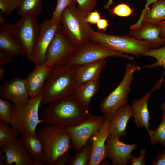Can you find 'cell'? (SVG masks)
Returning a JSON list of instances; mask_svg holds the SVG:
<instances>
[{
  "instance_id": "cell-8",
  "label": "cell",
  "mask_w": 165,
  "mask_h": 165,
  "mask_svg": "<svg viewBox=\"0 0 165 165\" xmlns=\"http://www.w3.org/2000/svg\"><path fill=\"white\" fill-rule=\"evenodd\" d=\"M110 57H123L133 62V57L115 51L90 40L77 48L65 65L75 70L83 65Z\"/></svg>"
},
{
  "instance_id": "cell-41",
  "label": "cell",
  "mask_w": 165,
  "mask_h": 165,
  "mask_svg": "<svg viewBox=\"0 0 165 165\" xmlns=\"http://www.w3.org/2000/svg\"><path fill=\"white\" fill-rule=\"evenodd\" d=\"M12 56L0 50V66H2L10 62L12 59Z\"/></svg>"
},
{
  "instance_id": "cell-30",
  "label": "cell",
  "mask_w": 165,
  "mask_h": 165,
  "mask_svg": "<svg viewBox=\"0 0 165 165\" xmlns=\"http://www.w3.org/2000/svg\"><path fill=\"white\" fill-rule=\"evenodd\" d=\"M141 56L153 57L156 60V62L142 68H154L163 67L165 68V46L151 50L143 53Z\"/></svg>"
},
{
  "instance_id": "cell-38",
  "label": "cell",
  "mask_w": 165,
  "mask_h": 165,
  "mask_svg": "<svg viewBox=\"0 0 165 165\" xmlns=\"http://www.w3.org/2000/svg\"><path fill=\"white\" fill-rule=\"evenodd\" d=\"M101 18V15L97 10L91 11L87 15L86 21L89 24H96L98 21Z\"/></svg>"
},
{
  "instance_id": "cell-6",
  "label": "cell",
  "mask_w": 165,
  "mask_h": 165,
  "mask_svg": "<svg viewBox=\"0 0 165 165\" xmlns=\"http://www.w3.org/2000/svg\"><path fill=\"white\" fill-rule=\"evenodd\" d=\"M90 40L115 51L137 57L151 50L158 48L154 44L130 36L108 35L94 31Z\"/></svg>"
},
{
  "instance_id": "cell-2",
  "label": "cell",
  "mask_w": 165,
  "mask_h": 165,
  "mask_svg": "<svg viewBox=\"0 0 165 165\" xmlns=\"http://www.w3.org/2000/svg\"><path fill=\"white\" fill-rule=\"evenodd\" d=\"M78 85L75 70L66 65L54 68L41 93V107L73 95Z\"/></svg>"
},
{
  "instance_id": "cell-5",
  "label": "cell",
  "mask_w": 165,
  "mask_h": 165,
  "mask_svg": "<svg viewBox=\"0 0 165 165\" xmlns=\"http://www.w3.org/2000/svg\"><path fill=\"white\" fill-rule=\"evenodd\" d=\"M42 100L41 93L31 98L29 102L24 105H13L10 124L19 135L22 136L36 133L38 125L44 123L39 114Z\"/></svg>"
},
{
  "instance_id": "cell-28",
  "label": "cell",
  "mask_w": 165,
  "mask_h": 165,
  "mask_svg": "<svg viewBox=\"0 0 165 165\" xmlns=\"http://www.w3.org/2000/svg\"><path fill=\"white\" fill-rule=\"evenodd\" d=\"M148 132L151 145L159 143L165 148V112L161 115V122L159 126L155 130H149Z\"/></svg>"
},
{
  "instance_id": "cell-16",
  "label": "cell",
  "mask_w": 165,
  "mask_h": 165,
  "mask_svg": "<svg viewBox=\"0 0 165 165\" xmlns=\"http://www.w3.org/2000/svg\"><path fill=\"white\" fill-rule=\"evenodd\" d=\"M5 155L6 165H34L33 160L21 139L16 140L0 148Z\"/></svg>"
},
{
  "instance_id": "cell-17",
  "label": "cell",
  "mask_w": 165,
  "mask_h": 165,
  "mask_svg": "<svg viewBox=\"0 0 165 165\" xmlns=\"http://www.w3.org/2000/svg\"><path fill=\"white\" fill-rule=\"evenodd\" d=\"M53 69L45 64L35 66L33 70L25 79L30 98L35 97L41 93L45 82Z\"/></svg>"
},
{
  "instance_id": "cell-45",
  "label": "cell",
  "mask_w": 165,
  "mask_h": 165,
  "mask_svg": "<svg viewBox=\"0 0 165 165\" xmlns=\"http://www.w3.org/2000/svg\"><path fill=\"white\" fill-rule=\"evenodd\" d=\"M114 0H108L107 3L104 6L105 9H108L113 4Z\"/></svg>"
},
{
  "instance_id": "cell-31",
  "label": "cell",
  "mask_w": 165,
  "mask_h": 165,
  "mask_svg": "<svg viewBox=\"0 0 165 165\" xmlns=\"http://www.w3.org/2000/svg\"><path fill=\"white\" fill-rule=\"evenodd\" d=\"M76 0H57L55 9L53 13L50 21L55 24H61L62 14L68 6L76 5Z\"/></svg>"
},
{
  "instance_id": "cell-11",
  "label": "cell",
  "mask_w": 165,
  "mask_h": 165,
  "mask_svg": "<svg viewBox=\"0 0 165 165\" xmlns=\"http://www.w3.org/2000/svg\"><path fill=\"white\" fill-rule=\"evenodd\" d=\"M102 115H91L79 124L66 128L71 139V148L75 152L88 142L105 120Z\"/></svg>"
},
{
  "instance_id": "cell-12",
  "label": "cell",
  "mask_w": 165,
  "mask_h": 165,
  "mask_svg": "<svg viewBox=\"0 0 165 165\" xmlns=\"http://www.w3.org/2000/svg\"><path fill=\"white\" fill-rule=\"evenodd\" d=\"M61 25V24L53 23L49 19L45 20L39 25V34L32 61L35 66L45 64L48 48Z\"/></svg>"
},
{
  "instance_id": "cell-32",
  "label": "cell",
  "mask_w": 165,
  "mask_h": 165,
  "mask_svg": "<svg viewBox=\"0 0 165 165\" xmlns=\"http://www.w3.org/2000/svg\"><path fill=\"white\" fill-rule=\"evenodd\" d=\"M12 105L9 101L0 99V122L10 124Z\"/></svg>"
},
{
  "instance_id": "cell-15",
  "label": "cell",
  "mask_w": 165,
  "mask_h": 165,
  "mask_svg": "<svg viewBox=\"0 0 165 165\" xmlns=\"http://www.w3.org/2000/svg\"><path fill=\"white\" fill-rule=\"evenodd\" d=\"M110 118L106 119L99 130L90 138L92 152L88 165H99L107 156L106 140L110 135Z\"/></svg>"
},
{
  "instance_id": "cell-26",
  "label": "cell",
  "mask_w": 165,
  "mask_h": 165,
  "mask_svg": "<svg viewBox=\"0 0 165 165\" xmlns=\"http://www.w3.org/2000/svg\"><path fill=\"white\" fill-rule=\"evenodd\" d=\"M42 0H18V14L22 16L32 15L36 16L41 12Z\"/></svg>"
},
{
  "instance_id": "cell-24",
  "label": "cell",
  "mask_w": 165,
  "mask_h": 165,
  "mask_svg": "<svg viewBox=\"0 0 165 165\" xmlns=\"http://www.w3.org/2000/svg\"><path fill=\"white\" fill-rule=\"evenodd\" d=\"M100 86L99 79L85 82L78 84L73 95L89 109L90 101L98 91Z\"/></svg>"
},
{
  "instance_id": "cell-20",
  "label": "cell",
  "mask_w": 165,
  "mask_h": 165,
  "mask_svg": "<svg viewBox=\"0 0 165 165\" xmlns=\"http://www.w3.org/2000/svg\"><path fill=\"white\" fill-rule=\"evenodd\" d=\"M154 91L153 89L141 98L134 100L131 107L133 113L134 121L138 128L145 127L147 131L151 126V117L148 108V102L151 94Z\"/></svg>"
},
{
  "instance_id": "cell-18",
  "label": "cell",
  "mask_w": 165,
  "mask_h": 165,
  "mask_svg": "<svg viewBox=\"0 0 165 165\" xmlns=\"http://www.w3.org/2000/svg\"><path fill=\"white\" fill-rule=\"evenodd\" d=\"M0 50L12 56H25L14 35L13 25L6 23L0 24Z\"/></svg>"
},
{
  "instance_id": "cell-46",
  "label": "cell",
  "mask_w": 165,
  "mask_h": 165,
  "mask_svg": "<svg viewBox=\"0 0 165 165\" xmlns=\"http://www.w3.org/2000/svg\"><path fill=\"white\" fill-rule=\"evenodd\" d=\"M3 13L1 12L0 14V24H2L5 23Z\"/></svg>"
},
{
  "instance_id": "cell-10",
  "label": "cell",
  "mask_w": 165,
  "mask_h": 165,
  "mask_svg": "<svg viewBox=\"0 0 165 165\" xmlns=\"http://www.w3.org/2000/svg\"><path fill=\"white\" fill-rule=\"evenodd\" d=\"M77 49L61 25L48 48L45 64L53 68L65 65Z\"/></svg>"
},
{
  "instance_id": "cell-21",
  "label": "cell",
  "mask_w": 165,
  "mask_h": 165,
  "mask_svg": "<svg viewBox=\"0 0 165 165\" xmlns=\"http://www.w3.org/2000/svg\"><path fill=\"white\" fill-rule=\"evenodd\" d=\"M160 34L159 27L147 23H143L139 28L131 30L129 33V36L154 44L159 48L165 46V38L161 37Z\"/></svg>"
},
{
  "instance_id": "cell-13",
  "label": "cell",
  "mask_w": 165,
  "mask_h": 165,
  "mask_svg": "<svg viewBox=\"0 0 165 165\" xmlns=\"http://www.w3.org/2000/svg\"><path fill=\"white\" fill-rule=\"evenodd\" d=\"M0 95L1 98L11 101L16 106L26 104L31 98L25 79L18 77L1 85Z\"/></svg>"
},
{
  "instance_id": "cell-1",
  "label": "cell",
  "mask_w": 165,
  "mask_h": 165,
  "mask_svg": "<svg viewBox=\"0 0 165 165\" xmlns=\"http://www.w3.org/2000/svg\"><path fill=\"white\" fill-rule=\"evenodd\" d=\"M91 115L72 95L47 105L41 119L45 124L66 128L79 124Z\"/></svg>"
},
{
  "instance_id": "cell-34",
  "label": "cell",
  "mask_w": 165,
  "mask_h": 165,
  "mask_svg": "<svg viewBox=\"0 0 165 165\" xmlns=\"http://www.w3.org/2000/svg\"><path fill=\"white\" fill-rule=\"evenodd\" d=\"M18 0H0V9L1 12L6 15L10 14L17 9Z\"/></svg>"
},
{
  "instance_id": "cell-43",
  "label": "cell",
  "mask_w": 165,
  "mask_h": 165,
  "mask_svg": "<svg viewBox=\"0 0 165 165\" xmlns=\"http://www.w3.org/2000/svg\"><path fill=\"white\" fill-rule=\"evenodd\" d=\"M155 25L157 26L160 29L161 37L165 38V20L162 21Z\"/></svg>"
},
{
  "instance_id": "cell-22",
  "label": "cell",
  "mask_w": 165,
  "mask_h": 165,
  "mask_svg": "<svg viewBox=\"0 0 165 165\" xmlns=\"http://www.w3.org/2000/svg\"><path fill=\"white\" fill-rule=\"evenodd\" d=\"M106 65L105 59H103L83 65L75 69L78 84L99 79Z\"/></svg>"
},
{
  "instance_id": "cell-29",
  "label": "cell",
  "mask_w": 165,
  "mask_h": 165,
  "mask_svg": "<svg viewBox=\"0 0 165 165\" xmlns=\"http://www.w3.org/2000/svg\"><path fill=\"white\" fill-rule=\"evenodd\" d=\"M8 124L0 122V148L18 139L19 134Z\"/></svg>"
},
{
  "instance_id": "cell-37",
  "label": "cell",
  "mask_w": 165,
  "mask_h": 165,
  "mask_svg": "<svg viewBox=\"0 0 165 165\" xmlns=\"http://www.w3.org/2000/svg\"><path fill=\"white\" fill-rule=\"evenodd\" d=\"M146 151L145 148L141 149L140 155L137 157L132 155L130 160L131 165H145L146 164L145 157Z\"/></svg>"
},
{
  "instance_id": "cell-35",
  "label": "cell",
  "mask_w": 165,
  "mask_h": 165,
  "mask_svg": "<svg viewBox=\"0 0 165 165\" xmlns=\"http://www.w3.org/2000/svg\"><path fill=\"white\" fill-rule=\"evenodd\" d=\"M77 7L85 14H87L97 6V0H76Z\"/></svg>"
},
{
  "instance_id": "cell-27",
  "label": "cell",
  "mask_w": 165,
  "mask_h": 165,
  "mask_svg": "<svg viewBox=\"0 0 165 165\" xmlns=\"http://www.w3.org/2000/svg\"><path fill=\"white\" fill-rule=\"evenodd\" d=\"M92 149L91 143L89 140L82 148L76 152L71 158L69 165H88Z\"/></svg>"
},
{
  "instance_id": "cell-36",
  "label": "cell",
  "mask_w": 165,
  "mask_h": 165,
  "mask_svg": "<svg viewBox=\"0 0 165 165\" xmlns=\"http://www.w3.org/2000/svg\"><path fill=\"white\" fill-rule=\"evenodd\" d=\"M146 3L144 9L143 10L140 17L137 22L135 24L131 26V28L133 30L138 29L141 26L142 24V19L144 15L147 10L149 8V6L152 4L154 3L159 0H146Z\"/></svg>"
},
{
  "instance_id": "cell-40",
  "label": "cell",
  "mask_w": 165,
  "mask_h": 165,
  "mask_svg": "<svg viewBox=\"0 0 165 165\" xmlns=\"http://www.w3.org/2000/svg\"><path fill=\"white\" fill-rule=\"evenodd\" d=\"M71 155L67 152L60 156L56 160L53 165H68L71 159Z\"/></svg>"
},
{
  "instance_id": "cell-9",
  "label": "cell",
  "mask_w": 165,
  "mask_h": 165,
  "mask_svg": "<svg viewBox=\"0 0 165 165\" xmlns=\"http://www.w3.org/2000/svg\"><path fill=\"white\" fill-rule=\"evenodd\" d=\"M36 16H22L13 25L15 36L23 49L27 59L32 61L35 44L39 30Z\"/></svg>"
},
{
  "instance_id": "cell-33",
  "label": "cell",
  "mask_w": 165,
  "mask_h": 165,
  "mask_svg": "<svg viewBox=\"0 0 165 165\" xmlns=\"http://www.w3.org/2000/svg\"><path fill=\"white\" fill-rule=\"evenodd\" d=\"M110 11L112 14L123 17L129 16L133 12L131 7L127 4L124 3L117 5L110 9Z\"/></svg>"
},
{
  "instance_id": "cell-3",
  "label": "cell",
  "mask_w": 165,
  "mask_h": 165,
  "mask_svg": "<svg viewBox=\"0 0 165 165\" xmlns=\"http://www.w3.org/2000/svg\"><path fill=\"white\" fill-rule=\"evenodd\" d=\"M36 134L43 146L46 165H53L71 148V139L65 128L45 124Z\"/></svg>"
},
{
  "instance_id": "cell-14",
  "label": "cell",
  "mask_w": 165,
  "mask_h": 165,
  "mask_svg": "<svg viewBox=\"0 0 165 165\" xmlns=\"http://www.w3.org/2000/svg\"><path fill=\"white\" fill-rule=\"evenodd\" d=\"M107 156L113 165H127L130 162L131 153L138 146L135 142L125 143L120 138L109 135L106 142Z\"/></svg>"
},
{
  "instance_id": "cell-44",
  "label": "cell",
  "mask_w": 165,
  "mask_h": 165,
  "mask_svg": "<svg viewBox=\"0 0 165 165\" xmlns=\"http://www.w3.org/2000/svg\"><path fill=\"white\" fill-rule=\"evenodd\" d=\"M6 72L2 66H0V80H2L4 77Z\"/></svg>"
},
{
  "instance_id": "cell-47",
  "label": "cell",
  "mask_w": 165,
  "mask_h": 165,
  "mask_svg": "<svg viewBox=\"0 0 165 165\" xmlns=\"http://www.w3.org/2000/svg\"><path fill=\"white\" fill-rule=\"evenodd\" d=\"M164 80L165 81V78ZM161 109L163 112H165V102L161 104Z\"/></svg>"
},
{
  "instance_id": "cell-42",
  "label": "cell",
  "mask_w": 165,
  "mask_h": 165,
  "mask_svg": "<svg viewBox=\"0 0 165 165\" xmlns=\"http://www.w3.org/2000/svg\"><path fill=\"white\" fill-rule=\"evenodd\" d=\"M98 30L106 31L109 26L108 20L105 18H101L96 24Z\"/></svg>"
},
{
  "instance_id": "cell-23",
  "label": "cell",
  "mask_w": 165,
  "mask_h": 165,
  "mask_svg": "<svg viewBox=\"0 0 165 165\" xmlns=\"http://www.w3.org/2000/svg\"><path fill=\"white\" fill-rule=\"evenodd\" d=\"M21 140L33 160L34 165L45 164L43 146L36 133L22 135Z\"/></svg>"
},
{
  "instance_id": "cell-19",
  "label": "cell",
  "mask_w": 165,
  "mask_h": 165,
  "mask_svg": "<svg viewBox=\"0 0 165 165\" xmlns=\"http://www.w3.org/2000/svg\"><path fill=\"white\" fill-rule=\"evenodd\" d=\"M133 117L131 106L127 104L119 109L110 118V135L119 138L127 135L126 128L128 123Z\"/></svg>"
},
{
  "instance_id": "cell-39",
  "label": "cell",
  "mask_w": 165,
  "mask_h": 165,
  "mask_svg": "<svg viewBox=\"0 0 165 165\" xmlns=\"http://www.w3.org/2000/svg\"><path fill=\"white\" fill-rule=\"evenodd\" d=\"M152 165H165V149L157 152Z\"/></svg>"
},
{
  "instance_id": "cell-7",
  "label": "cell",
  "mask_w": 165,
  "mask_h": 165,
  "mask_svg": "<svg viewBox=\"0 0 165 165\" xmlns=\"http://www.w3.org/2000/svg\"><path fill=\"white\" fill-rule=\"evenodd\" d=\"M125 74L117 86L101 101L100 110L105 119L111 118L120 108L128 104V97L131 90L133 74L142 67L129 63L126 65Z\"/></svg>"
},
{
  "instance_id": "cell-4",
  "label": "cell",
  "mask_w": 165,
  "mask_h": 165,
  "mask_svg": "<svg viewBox=\"0 0 165 165\" xmlns=\"http://www.w3.org/2000/svg\"><path fill=\"white\" fill-rule=\"evenodd\" d=\"M86 16L76 5L68 6L61 15V28L77 48L91 40V35L94 31L86 21Z\"/></svg>"
},
{
  "instance_id": "cell-25",
  "label": "cell",
  "mask_w": 165,
  "mask_h": 165,
  "mask_svg": "<svg viewBox=\"0 0 165 165\" xmlns=\"http://www.w3.org/2000/svg\"><path fill=\"white\" fill-rule=\"evenodd\" d=\"M163 20H165V0H160L153 3L152 8L147 10L142 23H147L156 25Z\"/></svg>"
}]
</instances>
